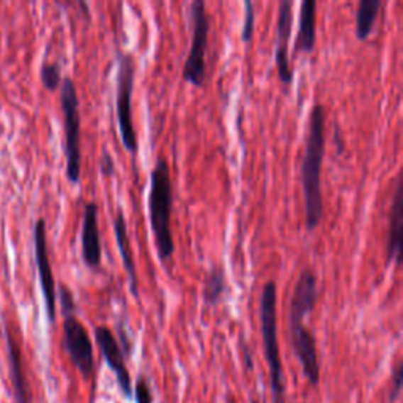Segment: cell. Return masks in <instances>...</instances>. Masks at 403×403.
<instances>
[{
  "label": "cell",
  "instance_id": "obj_10",
  "mask_svg": "<svg viewBox=\"0 0 403 403\" xmlns=\"http://www.w3.org/2000/svg\"><path fill=\"white\" fill-rule=\"evenodd\" d=\"M95 341L107 367L114 372L120 392L123 394L125 399H133V380L125 363V353L121 350L117 337L109 328L99 325L95 328Z\"/></svg>",
  "mask_w": 403,
  "mask_h": 403
},
{
  "label": "cell",
  "instance_id": "obj_15",
  "mask_svg": "<svg viewBox=\"0 0 403 403\" xmlns=\"http://www.w3.org/2000/svg\"><path fill=\"white\" fill-rule=\"evenodd\" d=\"M316 43V2L304 0L301 5L299 26L294 41V53L311 54Z\"/></svg>",
  "mask_w": 403,
  "mask_h": 403
},
{
  "label": "cell",
  "instance_id": "obj_9",
  "mask_svg": "<svg viewBox=\"0 0 403 403\" xmlns=\"http://www.w3.org/2000/svg\"><path fill=\"white\" fill-rule=\"evenodd\" d=\"M33 243H35V260L38 266L40 284L45 297L46 312L50 323L55 321L57 315V285L53 275V266H50L48 254V240H46V221L38 219L33 227Z\"/></svg>",
  "mask_w": 403,
  "mask_h": 403
},
{
  "label": "cell",
  "instance_id": "obj_21",
  "mask_svg": "<svg viewBox=\"0 0 403 403\" xmlns=\"http://www.w3.org/2000/svg\"><path fill=\"white\" fill-rule=\"evenodd\" d=\"M133 397L136 403H153V394H151L148 381L145 377H139L133 386Z\"/></svg>",
  "mask_w": 403,
  "mask_h": 403
},
{
  "label": "cell",
  "instance_id": "obj_16",
  "mask_svg": "<svg viewBox=\"0 0 403 403\" xmlns=\"http://www.w3.org/2000/svg\"><path fill=\"white\" fill-rule=\"evenodd\" d=\"M5 337H6V350H9V363L11 370L13 390L14 395H16V403H31V390H28L27 380L24 375L21 348L6 328H5Z\"/></svg>",
  "mask_w": 403,
  "mask_h": 403
},
{
  "label": "cell",
  "instance_id": "obj_11",
  "mask_svg": "<svg viewBox=\"0 0 403 403\" xmlns=\"http://www.w3.org/2000/svg\"><path fill=\"white\" fill-rule=\"evenodd\" d=\"M293 26V2L292 0H280L277 9V23H276V70L279 81L284 85L293 82V70L290 65V50L289 41Z\"/></svg>",
  "mask_w": 403,
  "mask_h": 403
},
{
  "label": "cell",
  "instance_id": "obj_6",
  "mask_svg": "<svg viewBox=\"0 0 403 403\" xmlns=\"http://www.w3.org/2000/svg\"><path fill=\"white\" fill-rule=\"evenodd\" d=\"M117 120L123 147L131 155L138 153L139 142L133 121V90L136 76L134 57L128 53H117Z\"/></svg>",
  "mask_w": 403,
  "mask_h": 403
},
{
  "label": "cell",
  "instance_id": "obj_24",
  "mask_svg": "<svg viewBox=\"0 0 403 403\" xmlns=\"http://www.w3.org/2000/svg\"><path fill=\"white\" fill-rule=\"evenodd\" d=\"M99 170L101 174H103L106 178H111L115 174V162H114V158L111 156V153L107 150L103 151V155H101V160H99Z\"/></svg>",
  "mask_w": 403,
  "mask_h": 403
},
{
  "label": "cell",
  "instance_id": "obj_1",
  "mask_svg": "<svg viewBox=\"0 0 403 403\" xmlns=\"http://www.w3.org/2000/svg\"><path fill=\"white\" fill-rule=\"evenodd\" d=\"M325 123L326 111L321 104H315L309 115V133L306 139V151L301 162V183L304 192L306 227L312 232L319 227L325 213L321 192V167L325 158Z\"/></svg>",
  "mask_w": 403,
  "mask_h": 403
},
{
  "label": "cell",
  "instance_id": "obj_12",
  "mask_svg": "<svg viewBox=\"0 0 403 403\" xmlns=\"http://www.w3.org/2000/svg\"><path fill=\"white\" fill-rule=\"evenodd\" d=\"M82 258L87 268H101V240L98 227V205L95 202H87L84 206L82 218Z\"/></svg>",
  "mask_w": 403,
  "mask_h": 403
},
{
  "label": "cell",
  "instance_id": "obj_14",
  "mask_svg": "<svg viewBox=\"0 0 403 403\" xmlns=\"http://www.w3.org/2000/svg\"><path fill=\"white\" fill-rule=\"evenodd\" d=\"M114 233H115V241H117V248L120 250L121 262H123V268L126 271V277L129 282V290H131L133 297H139V279H138V271H136V263L133 257V249H131V241H129L128 235V226L125 214L121 211V208L117 210V214L114 218Z\"/></svg>",
  "mask_w": 403,
  "mask_h": 403
},
{
  "label": "cell",
  "instance_id": "obj_23",
  "mask_svg": "<svg viewBox=\"0 0 403 403\" xmlns=\"http://www.w3.org/2000/svg\"><path fill=\"white\" fill-rule=\"evenodd\" d=\"M402 385H403V365L399 361L395 369L392 372V386H391V392H390V400L391 403H394L395 400L399 399L400 391H402Z\"/></svg>",
  "mask_w": 403,
  "mask_h": 403
},
{
  "label": "cell",
  "instance_id": "obj_17",
  "mask_svg": "<svg viewBox=\"0 0 403 403\" xmlns=\"http://www.w3.org/2000/svg\"><path fill=\"white\" fill-rule=\"evenodd\" d=\"M383 6L381 0H361L356 11V37L358 40H367L375 27L378 13Z\"/></svg>",
  "mask_w": 403,
  "mask_h": 403
},
{
  "label": "cell",
  "instance_id": "obj_5",
  "mask_svg": "<svg viewBox=\"0 0 403 403\" xmlns=\"http://www.w3.org/2000/svg\"><path fill=\"white\" fill-rule=\"evenodd\" d=\"M60 103L65 121V155H67V178L70 183L81 182V112H79L77 89L71 77L60 84Z\"/></svg>",
  "mask_w": 403,
  "mask_h": 403
},
{
  "label": "cell",
  "instance_id": "obj_20",
  "mask_svg": "<svg viewBox=\"0 0 403 403\" xmlns=\"http://www.w3.org/2000/svg\"><path fill=\"white\" fill-rule=\"evenodd\" d=\"M254 27H255V11L254 4L250 0H244V24L241 28V40L244 43H249L254 37Z\"/></svg>",
  "mask_w": 403,
  "mask_h": 403
},
{
  "label": "cell",
  "instance_id": "obj_8",
  "mask_svg": "<svg viewBox=\"0 0 403 403\" xmlns=\"http://www.w3.org/2000/svg\"><path fill=\"white\" fill-rule=\"evenodd\" d=\"M63 347L67 350L71 363L79 373L89 380L95 373V355H93V343L87 329L76 315L65 316L63 321Z\"/></svg>",
  "mask_w": 403,
  "mask_h": 403
},
{
  "label": "cell",
  "instance_id": "obj_19",
  "mask_svg": "<svg viewBox=\"0 0 403 403\" xmlns=\"http://www.w3.org/2000/svg\"><path fill=\"white\" fill-rule=\"evenodd\" d=\"M41 81L45 87L54 92L60 87L62 84V71L57 63H45L41 67Z\"/></svg>",
  "mask_w": 403,
  "mask_h": 403
},
{
  "label": "cell",
  "instance_id": "obj_18",
  "mask_svg": "<svg viewBox=\"0 0 403 403\" xmlns=\"http://www.w3.org/2000/svg\"><path fill=\"white\" fill-rule=\"evenodd\" d=\"M226 289H227V280H226L224 270H222L218 265L211 266V270L206 272V276L204 279L202 299H204L206 306L218 304Z\"/></svg>",
  "mask_w": 403,
  "mask_h": 403
},
{
  "label": "cell",
  "instance_id": "obj_22",
  "mask_svg": "<svg viewBox=\"0 0 403 403\" xmlns=\"http://www.w3.org/2000/svg\"><path fill=\"white\" fill-rule=\"evenodd\" d=\"M59 298H60V304H62V312L63 316L68 315H76V302H74V297L71 290L68 289L65 284H60L59 287Z\"/></svg>",
  "mask_w": 403,
  "mask_h": 403
},
{
  "label": "cell",
  "instance_id": "obj_3",
  "mask_svg": "<svg viewBox=\"0 0 403 403\" xmlns=\"http://www.w3.org/2000/svg\"><path fill=\"white\" fill-rule=\"evenodd\" d=\"M260 331L263 341L265 359L268 363L272 403L285 402L284 367L280 358L279 337H277V285L275 280H268L260 293Z\"/></svg>",
  "mask_w": 403,
  "mask_h": 403
},
{
  "label": "cell",
  "instance_id": "obj_4",
  "mask_svg": "<svg viewBox=\"0 0 403 403\" xmlns=\"http://www.w3.org/2000/svg\"><path fill=\"white\" fill-rule=\"evenodd\" d=\"M314 309V302L306 297H299V294L292 297L289 307V333L293 351L301 364L302 375L306 377L311 386H319L320 361L316 341L314 334L304 325V319Z\"/></svg>",
  "mask_w": 403,
  "mask_h": 403
},
{
  "label": "cell",
  "instance_id": "obj_2",
  "mask_svg": "<svg viewBox=\"0 0 403 403\" xmlns=\"http://www.w3.org/2000/svg\"><path fill=\"white\" fill-rule=\"evenodd\" d=\"M150 177H151L150 194H148L150 226L155 235L158 257H160V260L162 263H167L175 252V243L170 228V214H172L170 167L164 156H158Z\"/></svg>",
  "mask_w": 403,
  "mask_h": 403
},
{
  "label": "cell",
  "instance_id": "obj_7",
  "mask_svg": "<svg viewBox=\"0 0 403 403\" xmlns=\"http://www.w3.org/2000/svg\"><path fill=\"white\" fill-rule=\"evenodd\" d=\"M191 23L192 40L183 67V79L196 87H202L205 84L208 33H210V18L205 0H194L191 4Z\"/></svg>",
  "mask_w": 403,
  "mask_h": 403
},
{
  "label": "cell",
  "instance_id": "obj_13",
  "mask_svg": "<svg viewBox=\"0 0 403 403\" xmlns=\"http://www.w3.org/2000/svg\"><path fill=\"white\" fill-rule=\"evenodd\" d=\"M402 228H403V178L399 175L397 186L392 197V205L390 210V226H387V241L386 255L387 265L402 262Z\"/></svg>",
  "mask_w": 403,
  "mask_h": 403
}]
</instances>
